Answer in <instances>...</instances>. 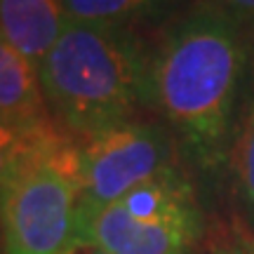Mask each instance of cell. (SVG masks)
<instances>
[{
	"instance_id": "1",
	"label": "cell",
	"mask_w": 254,
	"mask_h": 254,
	"mask_svg": "<svg viewBox=\"0 0 254 254\" xmlns=\"http://www.w3.org/2000/svg\"><path fill=\"white\" fill-rule=\"evenodd\" d=\"M247 66L243 24L219 2H198L151 52V106L207 170L228 163Z\"/></svg>"
},
{
	"instance_id": "2",
	"label": "cell",
	"mask_w": 254,
	"mask_h": 254,
	"mask_svg": "<svg viewBox=\"0 0 254 254\" xmlns=\"http://www.w3.org/2000/svg\"><path fill=\"white\" fill-rule=\"evenodd\" d=\"M38 78L47 109L82 139L151 104V55L127 26L68 19Z\"/></svg>"
},
{
	"instance_id": "3",
	"label": "cell",
	"mask_w": 254,
	"mask_h": 254,
	"mask_svg": "<svg viewBox=\"0 0 254 254\" xmlns=\"http://www.w3.org/2000/svg\"><path fill=\"white\" fill-rule=\"evenodd\" d=\"M78 146L47 129L0 182L5 254H62L78 236Z\"/></svg>"
},
{
	"instance_id": "4",
	"label": "cell",
	"mask_w": 254,
	"mask_h": 254,
	"mask_svg": "<svg viewBox=\"0 0 254 254\" xmlns=\"http://www.w3.org/2000/svg\"><path fill=\"white\" fill-rule=\"evenodd\" d=\"M202 233L195 190L182 170H172L113 205L80 212L75 238L109 254H190Z\"/></svg>"
},
{
	"instance_id": "5",
	"label": "cell",
	"mask_w": 254,
	"mask_h": 254,
	"mask_svg": "<svg viewBox=\"0 0 254 254\" xmlns=\"http://www.w3.org/2000/svg\"><path fill=\"white\" fill-rule=\"evenodd\" d=\"M78 165V214L113 205L144 184L179 170L174 165V141L167 129L141 120H129L82 139Z\"/></svg>"
},
{
	"instance_id": "6",
	"label": "cell",
	"mask_w": 254,
	"mask_h": 254,
	"mask_svg": "<svg viewBox=\"0 0 254 254\" xmlns=\"http://www.w3.org/2000/svg\"><path fill=\"white\" fill-rule=\"evenodd\" d=\"M62 0H0V38L40 68L66 26Z\"/></svg>"
},
{
	"instance_id": "7",
	"label": "cell",
	"mask_w": 254,
	"mask_h": 254,
	"mask_svg": "<svg viewBox=\"0 0 254 254\" xmlns=\"http://www.w3.org/2000/svg\"><path fill=\"white\" fill-rule=\"evenodd\" d=\"M0 111L24 125H50L38 68L2 38H0Z\"/></svg>"
},
{
	"instance_id": "8",
	"label": "cell",
	"mask_w": 254,
	"mask_h": 254,
	"mask_svg": "<svg viewBox=\"0 0 254 254\" xmlns=\"http://www.w3.org/2000/svg\"><path fill=\"white\" fill-rule=\"evenodd\" d=\"M228 167L233 172L238 198L254 224V97L238 113L228 148Z\"/></svg>"
},
{
	"instance_id": "9",
	"label": "cell",
	"mask_w": 254,
	"mask_h": 254,
	"mask_svg": "<svg viewBox=\"0 0 254 254\" xmlns=\"http://www.w3.org/2000/svg\"><path fill=\"white\" fill-rule=\"evenodd\" d=\"M167 0H62L66 17L85 24L125 26V21L153 12Z\"/></svg>"
},
{
	"instance_id": "10",
	"label": "cell",
	"mask_w": 254,
	"mask_h": 254,
	"mask_svg": "<svg viewBox=\"0 0 254 254\" xmlns=\"http://www.w3.org/2000/svg\"><path fill=\"white\" fill-rule=\"evenodd\" d=\"M47 129H52V125L31 127L9 118L7 113L0 111V182L9 172V167L17 163L19 155L24 153L40 134H45Z\"/></svg>"
},
{
	"instance_id": "11",
	"label": "cell",
	"mask_w": 254,
	"mask_h": 254,
	"mask_svg": "<svg viewBox=\"0 0 254 254\" xmlns=\"http://www.w3.org/2000/svg\"><path fill=\"white\" fill-rule=\"evenodd\" d=\"M212 254H254V231L250 228H231L214 240Z\"/></svg>"
},
{
	"instance_id": "12",
	"label": "cell",
	"mask_w": 254,
	"mask_h": 254,
	"mask_svg": "<svg viewBox=\"0 0 254 254\" xmlns=\"http://www.w3.org/2000/svg\"><path fill=\"white\" fill-rule=\"evenodd\" d=\"M219 5L226 9L228 14L240 21V24H254V0H219Z\"/></svg>"
},
{
	"instance_id": "13",
	"label": "cell",
	"mask_w": 254,
	"mask_h": 254,
	"mask_svg": "<svg viewBox=\"0 0 254 254\" xmlns=\"http://www.w3.org/2000/svg\"><path fill=\"white\" fill-rule=\"evenodd\" d=\"M62 254H109L106 250H101L99 245H94L90 240H80V238H75L71 245L66 247Z\"/></svg>"
},
{
	"instance_id": "14",
	"label": "cell",
	"mask_w": 254,
	"mask_h": 254,
	"mask_svg": "<svg viewBox=\"0 0 254 254\" xmlns=\"http://www.w3.org/2000/svg\"><path fill=\"white\" fill-rule=\"evenodd\" d=\"M0 254H5V250H2V238H0Z\"/></svg>"
}]
</instances>
